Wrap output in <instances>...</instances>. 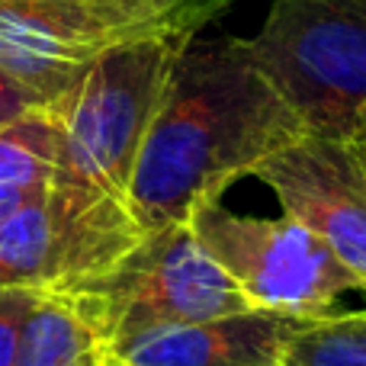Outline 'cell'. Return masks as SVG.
<instances>
[{
    "mask_svg": "<svg viewBox=\"0 0 366 366\" xmlns=\"http://www.w3.org/2000/svg\"><path fill=\"white\" fill-rule=\"evenodd\" d=\"M305 135L296 109L257 68L247 39H183L129 180L126 206L145 232L183 225L202 199L254 174Z\"/></svg>",
    "mask_w": 366,
    "mask_h": 366,
    "instance_id": "6da1fadb",
    "label": "cell"
},
{
    "mask_svg": "<svg viewBox=\"0 0 366 366\" xmlns=\"http://www.w3.org/2000/svg\"><path fill=\"white\" fill-rule=\"evenodd\" d=\"M199 29L145 32L109 42L81 81L45 113L55 119L58 177L126 199L135 161L161 107L174 58Z\"/></svg>",
    "mask_w": 366,
    "mask_h": 366,
    "instance_id": "7a4b0ae2",
    "label": "cell"
},
{
    "mask_svg": "<svg viewBox=\"0 0 366 366\" xmlns=\"http://www.w3.org/2000/svg\"><path fill=\"white\" fill-rule=\"evenodd\" d=\"M61 299L103 347L152 328L254 312L187 222L145 232L109 270L84 280Z\"/></svg>",
    "mask_w": 366,
    "mask_h": 366,
    "instance_id": "3957f363",
    "label": "cell"
},
{
    "mask_svg": "<svg viewBox=\"0 0 366 366\" xmlns=\"http://www.w3.org/2000/svg\"><path fill=\"white\" fill-rule=\"evenodd\" d=\"M247 45L305 132L344 139L366 113V0H273Z\"/></svg>",
    "mask_w": 366,
    "mask_h": 366,
    "instance_id": "277c9868",
    "label": "cell"
},
{
    "mask_svg": "<svg viewBox=\"0 0 366 366\" xmlns=\"http://www.w3.org/2000/svg\"><path fill=\"white\" fill-rule=\"evenodd\" d=\"M187 225L254 312L318 322L341 315L347 296L366 299L360 280L290 215H238L215 196L189 212Z\"/></svg>",
    "mask_w": 366,
    "mask_h": 366,
    "instance_id": "5b68a950",
    "label": "cell"
},
{
    "mask_svg": "<svg viewBox=\"0 0 366 366\" xmlns=\"http://www.w3.org/2000/svg\"><path fill=\"white\" fill-rule=\"evenodd\" d=\"M139 238L126 199L55 180L0 225V290L64 296L109 270Z\"/></svg>",
    "mask_w": 366,
    "mask_h": 366,
    "instance_id": "8992f818",
    "label": "cell"
},
{
    "mask_svg": "<svg viewBox=\"0 0 366 366\" xmlns=\"http://www.w3.org/2000/svg\"><path fill=\"white\" fill-rule=\"evenodd\" d=\"M366 290V177L341 139L299 135L251 174Z\"/></svg>",
    "mask_w": 366,
    "mask_h": 366,
    "instance_id": "52a82bcc",
    "label": "cell"
},
{
    "mask_svg": "<svg viewBox=\"0 0 366 366\" xmlns=\"http://www.w3.org/2000/svg\"><path fill=\"white\" fill-rule=\"evenodd\" d=\"M109 42L116 39L84 0H0V71L42 109L61 100Z\"/></svg>",
    "mask_w": 366,
    "mask_h": 366,
    "instance_id": "ba28073f",
    "label": "cell"
},
{
    "mask_svg": "<svg viewBox=\"0 0 366 366\" xmlns=\"http://www.w3.org/2000/svg\"><path fill=\"white\" fill-rule=\"evenodd\" d=\"M305 322L273 312L167 325L103 347V366H277Z\"/></svg>",
    "mask_w": 366,
    "mask_h": 366,
    "instance_id": "9c48e42d",
    "label": "cell"
},
{
    "mask_svg": "<svg viewBox=\"0 0 366 366\" xmlns=\"http://www.w3.org/2000/svg\"><path fill=\"white\" fill-rule=\"evenodd\" d=\"M19 366H103V344L68 299L42 292L26 322Z\"/></svg>",
    "mask_w": 366,
    "mask_h": 366,
    "instance_id": "30bf717a",
    "label": "cell"
},
{
    "mask_svg": "<svg viewBox=\"0 0 366 366\" xmlns=\"http://www.w3.org/2000/svg\"><path fill=\"white\" fill-rule=\"evenodd\" d=\"M58 129L45 109H32L13 126L0 129V187L45 189L58 177Z\"/></svg>",
    "mask_w": 366,
    "mask_h": 366,
    "instance_id": "8fae6325",
    "label": "cell"
},
{
    "mask_svg": "<svg viewBox=\"0 0 366 366\" xmlns=\"http://www.w3.org/2000/svg\"><path fill=\"white\" fill-rule=\"evenodd\" d=\"M90 16L113 39L145 32L206 29L228 0H84Z\"/></svg>",
    "mask_w": 366,
    "mask_h": 366,
    "instance_id": "7c38bea8",
    "label": "cell"
},
{
    "mask_svg": "<svg viewBox=\"0 0 366 366\" xmlns=\"http://www.w3.org/2000/svg\"><path fill=\"white\" fill-rule=\"evenodd\" d=\"M277 366H366V309L305 322Z\"/></svg>",
    "mask_w": 366,
    "mask_h": 366,
    "instance_id": "4fadbf2b",
    "label": "cell"
},
{
    "mask_svg": "<svg viewBox=\"0 0 366 366\" xmlns=\"http://www.w3.org/2000/svg\"><path fill=\"white\" fill-rule=\"evenodd\" d=\"M39 290H0V366H19V350H23V331L29 322V312Z\"/></svg>",
    "mask_w": 366,
    "mask_h": 366,
    "instance_id": "5bb4252c",
    "label": "cell"
},
{
    "mask_svg": "<svg viewBox=\"0 0 366 366\" xmlns=\"http://www.w3.org/2000/svg\"><path fill=\"white\" fill-rule=\"evenodd\" d=\"M32 109H42L36 97H32L23 84L13 81L10 74H4V71H0V129L13 126L16 119L29 116Z\"/></svg>",
    "mask_w": 366,
    "mask_h": 366,
    "instance_id": "9a60e30c",
    "label": "cell"
},
{
    "mask_svg": "<svg viewBox=\"0 0 366 366\" xmlns=\"http://www.w3.org/2000/svg\"><path fill=\"white\" fill-rule=\"evenodd\" d=\"M39 193H42V189H10V187H0V225H4V222L10 219L19 206H26V202H29L32 196H39Z\"/></svg>",
    "mask_w": 366,
    "mask_h": 366,
    "instance_id": "2e32d148",
    "label": "cell"
},
{
    "mask_svg": "<svg viewBox=\"0 0 366 366\" xmlns=\"http://www.w3.org/2000/svg\"><path fill=\"white\" fill-rule=\"evenodd\" d=\"M341 142L350 148V154H354V161L360 164V171H363V177H366V113L354 122V129H350V132L344 135Z\"/></svg>",
    "mask_w": 366,
    "mask_h": 366,
    "instance_id": "e0dca14e",
    "label": "cell"
}]
</instances>
